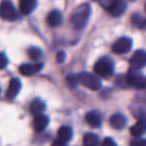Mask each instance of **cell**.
I'll return each instance as SVG.
<instances>
[{
  "label": "cell",
  "instance_id": "obj_1",
  "mask_svg": "<svg viewBox=\"0 0 146 146\" xmlns=\"http://www.w3.org/2000/svg\"><path fill=\"white\" fill-rule=\"evenodd\" d=\"M90 13H91V7L88 3L78 6L75 11L71 15V24L76 29H82L85 27L88 19H89Z\"/></svg>",
  "mask_w": 146,
  "mask_h": 146
},
{
  "label": "cell",
  "instance_id": "obj_2",
  "mask_svg": "<svg viewBox=\"0 0 146 146\" xmlns=\"http://www.w3.org/2000/svg\"><path fill=\"white\" fill-rule=\"evenodd\" d=\"M114 61L109 57H102L94 65V72L99 77H109L113 74L114 71Z\"/></svg>",
  "mask_w": 146,
  "mask_h": 146
},
{
  "label": "cell",
  "instance_id": "obj_3",
  "mask_svg": "<svg viewBox=\"0 0 146 146\" xmlns=\"http://www.w3.org/2000/svg\"><path fill=\"white\" fill-rule=\"evenodd\" d=\"M77 79L79 83H81L86 88H88L90 90H93V91L99 90L100 87H101V81H100V79L96 75H93L91 73H88V72L80 73L79 75L77 76Z\"/></svg>",
  "mask_w": 146,
  "mask_h": 146
},
{
  "label": "cell",
  "instance_id": "obj_4",
  "mask_svg": "<svg viewBox=\"0 0 146 146\" xmlns=\"http://www.w3.org/2000/svg\"><path fill=\"white\" fill-rule=\"evenodd\" d=\"M126 80H127V83L129 85L133 86L135 88L144 89L146 86V80L144 75L141 74L138 70H135V69H130L127 74Z\"/></svg>",
  "mask_w": 146,
  "mask_h": 146
},
{
  "label": "cell",
  "instance_id": "obj_5",
  "mask_svg": "<svg viewBox=\"0 0 146 146\" xmlns=\"http://www.w3.org/2000/svg\"><path fill=\"white\" fill-rule=\"evenodd\" d=\"M0 16L4 20L14 21L17 19L18 14H17V11L15 10L12 3L8 2V1H4L0 4Z\"/></svg>",
  "mask_w": 146,
  "mask_h": 146
},
{
  "label": "cell",
  "instance_id": "obj_6",
  "mask_svg": "<svg viewBox=\"0 0 146 146\" xmlns=\"http://www.w3.org/2000/svg\"><path fill=\"white\" fill-rule=\"evenodd\" d=\"M132 47V40L128 37H121L118 40L114 42L112 46V50L116 54H125L131 50Z\"/></svg>",
  "mask_w": 146,
  "mask_h": 146
},
{
  "label": "cell",
  "instance_id": "obj_7",
  "mask_svg": "<svg viewBox=\"0 0 146 146\" xmlns=\"http://www.w3.org/2000/svg\"><path fill=\"white\" fill-rule=\"evenodd\" d=\"M146 63V53L144 50L140 49V50L135 51V53L132 56L131 60H130V64L132 66V69L135 70H139V69L143 68L145 66Z\"/></svg>",
  "mask_w": 146,
  "mask_h": 146
},
{
  "label": "cell",
  "instance_id": "obj_8",
  "mask_svg": "<svg viewBox=\"0 0 146 146\" xmlns=\"http://www.w3.org/2000/svg\"><path fill=\"white\" fill-rule=\"evenodd\" d=\"M126 9V3L123 0H113L107 6V10L112 16L118 17L124 13Z\"/></svg>",
  "mask_w": 146,
  "mask_h": 146
},
{
  "label": "cell",
  "instance_id": "obj_9",
  "mask_svg": "<svg viewBox=\"0 0 146 146\" xmlns=\"http://www.w3.org/2000/svg\"><path fill=\"white\" fill-rule=\"evenodd\" d=\"M43 67L42 63H33V64H22L19 67V71L24 76H32L41 70Z\"/></svg>",
  "mask_w": 146,
  "mask_h": 146
},
{
  "label": "cell",
  "instance_id": "obj_10",
  "mask_svg": "<svg viewBox=\"0 0 146 146\" xmlns=\"http://www.w3.org/2000/svg\"><path fill=\"white\" fill-rule=\"evenodd\" d=\"M21 88V82L17 78H12L9 83V87L7 89L6 96L8 99H13L16 97V95L18 94V92L20 91Z\"/></svg>",
  "mask_w": 146,
  "mask_h": 146
},
{
  "label": "cell",
  "instance_id": "obj_11",
  "mask_svg": "<svg viewBox=\"0 0 146 146\" xmlns=\"http://www.w3.org/2000/svg\"><path fill=\"white\" fill-rule=\"evenodd\" d=\"M127 123V119L126 117L121 113H116L110 117V125L113 128L117 130H120L124 128V126Z\"/></svg>",
  "mask_w": 146,
  "mask_h": 146
},
{
  "label": "cell",
  "instance_id": "obj_12",
  "mask_svg": "<svg viewBox=\"0 0 146 146\" xmlns=\"http://www.w3.org/2000/svg\"><path fill=\"white\" fill-rule=\"evenodd\" d=\"M48 123H49V118L47 116L43 115V114H40V115L35 116L34 121H33V126H34L35 131L41 132V131H44L45 128L48 125Z\"/></svg>",
  "mask_w": 146,
  "mask_h": 146
},
{
  "label": "cell",
  "instance_id": "obj_13",
  "mask_svg": "<svg viewBox=\"0 0 146 146\" xmlns=\"http://www.w3.org/2000/svg\"><path fill=\"white\" fill-rule=\"evenodd\" d=\"M37 5V0H20L19 8L21 13L24 15H28L35 9Z\"/></svg>",
  "mask_w": 146,
  "mask_h": 146
},
{
  "label": "cell",
  "instance_id": "obj_14",
  "mask_svg": "<svg viewBox=\"0 0 146 146\" xmlns=\"http://www.w3.org/2000/svg\"><path fill=\"white\" fill-rule=\"evenodd\" d=\"M85 120L91 127H98L101 124V115L97 111H90L86 114Z\"/></svg>",
  "mask_w": 146,
  "mask_h": 146
},
{
  "label": "cell",
  "instance_id": "obj_15",
  "mask_svg": "<svg viewBox=\"0 0 146 146\" xmlns=\"http://www.w3.org/2000/svg\"><path fill=\"white\" fill-rule=\"evenodd\" d=\"M47 23L50 25L51 27H57L62 23V15H61L60 11L58 10H53L47 16Z\"/></svg>",
  "mask_w": 146,
  "mask_h": 146
},
{
  "label": "cell",
  "instance_id": "obj_16",
  "mask_svg": "<svg viewBox=\"0 0 146 146\" xmlns=\"http://www.w3.org/2000/svg\"><path fill=\"white\" fill-rule=\"evenodd\" d=\"M45 110V103L42 101V100L38 99H34L30 104V113L32 115H40V114L43 113V111Z\"/></svg>",
  "mask_w": 146,
  "mask_h": 146
},
{
  "label": "cell",
  "instance_id": "obj_17",
  "mask_svg": "<svg viewBox=\"0 0 146 146\" xmlns=\"http://www.w3.org/2000/svg\"><path fill=\"white\" fill-rule=\"evenodd\" d=\"M72 134L73 132L71 127H69V126H62L58 130V140L66 143V142H68L72 138Z\"/></svg>",
  "mask_w": 146,
  "mask_h": 146
},
{
  "label": "cell",
  "instance_id": "obj_18",
  "mask_svg": "<svg viewBox=\"0 0 146 146\" xmlns=\"http://www.w3.org/2000/svg\"><path fill=\"white\" fill-rule=\"evenodd\" d=\"M130 132L134 137H139L142 134H144V132H145V121H144V119L138 120L131 127Z\"/></svg>",
  "mask_w": 146,
  "mask_h": 146
},
{
  "label": "cell",
  "instance_id": "obj_19",
  "mask_svg": "<svg viewBox=\"0 0 146 146\" xmlns=\"http://www.w3.org/2000/svg\"><path fill=\"white\" fill-rule=\"evenodd\" d=\"M84 146H98L99 137L94 133H86L83 138Z\"/></svg>",
  "mask_w": 146,
  "mask_h": 146
},
{
  "label": "cell",
  "instance_id": "obj_20",
  "mask_svg": "<svg viewBox=\"0 0 146 146\" xmlns=\"http://www.w3.org/2000/svg\"><path fill=\"white\" fill-rule=\"evenodd\" d=\"M132 23L135 27L139 29H144L145 28V24H146V20L142 15L140 14H134L132 16Z\"/></svg>",
  "mask_w": 146,
  "mask_h": 146
},
{
  "label": "cell",
  "instance_id": "obj_21",
  "mask_svg": "<svg viewBox=\"0 0 146 146\" xmlns=\"http://www.w3.org/2000/svg\"><path fill=\"white\" fill-rule=\"evenodd\" d=\"M28 55H29V57H30V59H32V60H34V61H37L42 56V51L39 48H37V47H31V48L28 49Z\"/></svg>",
  "mask_w": 146,
  "mask_h": 146
},
{
  "label": "cell",
  "instance_id": "obj_22",
  "mask_svg": "<svg viewBox=\"0 0 146 146\" xmlns=\"http://www.w3.org/2000/svg\"><path fill=\"white\" fill-rule=\"evenodd\" d=\"M66 81H67L68 85L70 86L71 88H75L76 85H77V83H78L77 76H75V75H69L68 77L66 78Z\"/></svg>",
  "mask_w": 146,
  "mask_h": 146
},
{
  "label": "cell",
  "instance_id": "obj_23",
  "mask_svg": "<svg viewBox=\"0 0 146 146\" xmlns=\"http://www.w3.org/2000/svg\"><path fill=\"white\" fill-rule=\"evenodd\" d=\"M8 64V59L4 53H0V69H3Z\"/></svg>",
  "mask_w": 146,
  "mask_h": 146
},
{
  "label": "cell",
  "instance_id": "obj_24",
  "mask_svg": "<svg viewBox=\"0 0 146 146\" xmlns=\"http://www.w3.org/2000/svg\"><path fill=\"white\" fill-rule=\"evenodd\" d=\"M130 146H146V141L144 139H134L131 141L130 143Z\"/></svg>",
  "mask_w": 146,
  "mask_h": 146
},
{
  "label": "cell",
  "instance_id": "obj_25",
  "mask_svg": "<svg viewBox=\"0 0 146 146\" xmlns=\"http://www.w3.org/2000/svg\"><path fill=\"white\" fill-rule=\"evenodd\" d=\"M101 146H117V144H116V142L112 138L108 137L103 140V142L101 143Z\"/></svg>",
  "mask_w": 146,
  "mask_h": 146
},
{
  "label": "cell",
  "instance_id": "obj_26",
  "mask_svg": "<svg viewBox=\"0 0 146 146\" xmlns=\"http://www.w3.org/2000/svg\"><path fill=\"white\" fill-rule=\"evenodd\" d=\"M65 59H66V54H65V52H63V51H59V52L57 53L56 60L58 61L59 63H63L65 61Z\"/></svg>",
  "mask_w": 146,
  "mask_h": 146
},
{
  "label": "cell",
  "instance_id": "obj_27",
  "mask_svg": "<svg viewBox=\"0 0 146 146\" xmlns=\"http://www.w3.org/2000/svg\"><path fill=\"white\" fill-rule=\"evenodd\" d=\"M51 146H67V145H66V143H64V142H62V141H60V140L57 139L53 142Z\"/></svg>",
  "mask_w": 146,
  "mask_h": 146
},
{
  "label": "cell",
  "instance_id": "obj_28",
  "mask_svg": "<svg viewBox=\"0 0 146 146\" xmlns=\"http://www.w3.org/2000/svg\"><path fill=\"white\" fill-rule=\"evenodd\" d=\"M132 1H134V0H132Z\"/></svg>",
  "mask_w": 146,
  "mask_h": 146
}]
</instances>
